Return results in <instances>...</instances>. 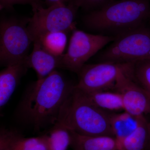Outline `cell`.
<instances>
[{"label": "cell", "instance_id": "cell-1", "mask_svg": "<svg viewBox=\"0 0 150 150\" xmlns=\"http://www.w3.org/2000/svg\"><path fill=\"white\" fill-rule=\"evenodd\" d=\"M75 85L58 71L28 87L15 112L18 121L35 132L51 128L57 122L63 103Z\"/></svg>", "mask_w": 150, "mask_h": 150}, {"label": "cell", "instance_id": "cell-2", "mask_svg": "<svg viewBox=\"0 0 150 150\" xmlns=\"http://www.w3.org/2000/svg\"><path fill=\"white\" fill-rule=\"evenodd\" d=\"M82 21L91 32L115 38L150 24V0H115L87 13Z\"/></svg>", "mask_w": 150, "mask_h": 150}, {"label": "cell", "instance_id": "cell-3", "mask_svg": "<svg viewBox=\"0 0 150 150\" xmlns=\"http://www.w3.org/2000/svg\"><path fill=\"white\" fill-rule=\"evenodd\" d=\"M112 113L97 107L75 85L63 103L56 123L81 135L114 137L110 125Z\"/></svg>", "mask_w": 150, "mask_h": 150}, {"label": "cell", "instance_id": "cell-4", "mask_svg": "<svg viewBox=\"0 0 150 150\" xmlns=\"http://www.w3.org/2000/svg\"><path fill=\"white\" fill-rule=\"evenodd\" d=\"M98 62L134 63L150 58V24L115 37L109 46L95 56Z\"/></svg>", "mask_w": 150, "mask_h": 150}, {"label": "cell", "instance_id": "cell-5", "mask_svg": "<svg viewBox=\"0 0 150 150\" xmlns=\"http://www.w3.org/2000/svg\"><path fill=\"white\" fill-rule=\"evenodd\" d=\"M28 18L21 21L2 18L0 22V64L7 67L23 62L33 43L27 28Z\"/></svg>", "mask_w": 150, "mask_h": 150}, {"label": "cell", "instance_id": "cell-6", "mask_svg": "<svg viewBox=\"0 0 150 150\" xmlns=\"http://www.w3.org/2000/svg\"><path fill=\"white\" fill-rule=\"evenodd\" d=\"M78 10L71 2L32 8L33 16L28 18L27 28L33 41L47 33L74 30L76 28L75 21Z\"/></svg>", "mask_w": 150, "mask_h": 150}, {"label": "cell", "instance_id": "cell-7", "mask_svg": "<svg viewBox=\"0 0 150 150\" xmlns=\"http://www.w3.org/2000/svg\"><path fill=\"white\" fill-rule=\"evenodd\" d=\"M115 38L87 33L76 28L72 33L67 53L61 56L60 68L79 74L89 59Z\"/></svg>", "mask_w": 150, "mask_h": 150}, {"label": "cell", "instance_id": "cell-8", "mask_svg": "<svg viewBox=\"0 0 150 150\" xmlns=\"http://www.w3.org/2000/svg\"><path fill=\"white\" fill-rule=\"evenodd\" d=\"M129 65L109 62L86 64L78 74L76 87L86 93L112 91L119 73L127 70Z\"/></svg>", "mask_w": 150, "mask_h": 150}, {"label": "cell", "instance_id": "cell-9", "mask_svg": "<svg viewBox=\"0 0 150 150\" xmlns=\"http://www.w3.org/2000/svg\"><path fill=\"white\" fill-rule=\"evenodd\" d=\"M128 70L119 73L112 91L121 94L124 111L137 116L150 114L149 96L127 75Z\"/></svg>", "mask_w": 150, "mask_h": 150}, {"label": "cell", "instance_id": "cell-10", "mask_svg": "<svg viewBox=\"0 0 150 150\" xmlns=\"http://www.w3.org/2000/svg\"><path fill=\"white\" fill-rule=\"evenodd\" d=\"M0 150H48L44 135L26 138L16 130L1 128Z\"/></svg>", "mask_w": 150, "mask_h": 150}, {"label": "cell", "instance_id": "cell-11", "mask_svg": "<svg viewBox=\"0 0 150 150\" xmlns=\"http://www.w3.org/2000/svg\"><path fill=\"white\" fill-rule=\"evenodd\" d=\"M33 49L25 60L28 68L35 71L38 79L47 76L60 68L61 56L58 57L52 55L45 50L37 41H33Z\"/></svg>", "mask_w": 150, "mask_h": 150}, {"label": "cell", "instance_id": "cell-12", "mask_svg": "<svg viewBox=\"0 0 150 150\" xmlns=\"http://www.w3.org/2000/svg\"><path fill=\"white\" fill-rule=\"evenodd\" d=\"M29 69L25 62L11 65L0 72V108L8 102L22 77Z\"/></svg>", "mask_w": 150, "mask_h": 150}, {"label": "cell", "instance_id": "cell-13", "mask_svg": "<svg viewBox=\"0 0 150 150\" xmlns=\"http://www.w3.org/2000/svg\"><path fill=\"white\" fill-rule=\"evenodd\" d=\"M70 131V146L74 150H118V141L115 137L84 136Z\"/></svg>", "mask_w": 150, "mask_h": 150}, {"label": "cell", "instance_id": "cell-14", "mask_svg": "<svg viewBox=\"0 0 150 150\" xmlns=\"http://www.w3.org/2000/svg\"><path fill=\"white\" fill-rule=\"evenodd\" d=\"M144 118V116H136L124 110L113 112L110 125L114 137L121 140L128 137L138 128Z\"/></svg>", "mask_w": 150, "mask_h": 150}, {"label": "cell", "instance_id": "cell-15", "mask_svg": "<svg viewBox=\"0 0 150 150\" xmlns=\"http://www.w3.org/2000/svg\"><path fill=\"white\" fill-rule=\"evenodd\" d=\"M117 141L118 150H145L150 142V123L145 117L134 132Z\"/></svg>", "mask_w": 150, "mask_h": 150}, {"label": "cell", "instance_id": "cell-16", "mask_svg": "<svg viewBox=\"0 0 150 150\" xmlns=\"http://www.w3.org/2000/svg\"><path fill=\"white\" fill-rule=\"evenodd\" d=\"M83 92L94 104L102 110L112 112L124 110L122 97L117 91H105Z\"/></svg>", "mask_w": 150, "mask_h": 150}, {"label": "cell", "instance_id": "cell-17", "mask_svg": "<svg viewBox=\"0 0 150 150\" xmlns=\"http://www.w3.org/2000/svg\"><path fill=\"white\" fill-rule=\"evenodd\" d=\"M67 33L64 31L47 33L38 36L34 41H38L50 54L60 57L64 54L67 46Z\"/></svg>", "mask_w": 150, "mask_h": 150}, {"label": "cell", "instance_id": "cell-18", "mask_svg": "<svg viewBox=\"0 0 150 150\" xmlns=\"http://www.w3.org/2000/svg\"><path fill=\"white\" fill-rule=\"evenodd\" d=\"M127 75L150 97V58L130 63Z\"/></svg>", "mask_w": 150, "mask_h": 150}, {"label": "cell", "instance_id": "cell-19", "mask_svg": "<svg viewBox=\"0 0 150 150\" xmlns=\"http://www.w3.org/2000/svg\"><path fill=\"white\" fill-rule=\"evenodd\" d=\"M48 150H67L70 146L71 134L70 130L55 124L44 134Z\"/></svg>", "mask_w": 150, "mask_h": 150}, {"label": "cell", "instance_id": "cell-20", "mask_svg": "<svg viewBox=\"0 0 150 150\" xmlns=\"http://www.w3.org/2000/svg\"><path fill=\"white\" fill-rule=\"evenodd\" d=\"M115 0H70L78 8H81L87 13L97 10L107 5Z\"/></svg>", "mask_w": 150, "mask_h": 150}, {"label": "cell", "instance_id": "cell-21", "mask_svg": "<svg viewBox=\"0 0 150 150\" xmlns=\"http://www.w3.org/2000/svg\"><path fill=\"white\" fill-rule=\"evenodd\" d=\"M16 4H28L32 8L45 5L43 0H0V9H11Z\"/></svg>", "mask_w": 150, "mask_h": 150}, {"label": "cell", "instance_id": "cell-22", "mask_svg": "<svg viewBox=\"0 0 150 150\" xmlns=\"http://www.w3.org/2000/svg\"><path fill=\"white\" fill-rule=\"evenodd\" d=\"M46 6V7H49L51 6L58 4H68L70 0H43Z\"/></svg>", "mask_w": 150, "mask_h": 150}]
</instances>
